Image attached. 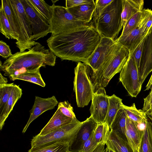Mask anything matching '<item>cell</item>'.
Here are the masks:
<instances>
[{
    "mask_svg": "<svg viewBox=\"0 0 152 152\" xmlns=\"http://www.w3.org/2000/svg\"><path fill=\"white\" fill-rule=\"evenodd\" d=\"M102 36L93 24L63 34L51 35L47 40L49 49L62 61L86 63Z\"/></svg>",
    "mask_w": 152,
    "mask_h": 152,
    "instance_id": "1",
    "label": "cell"
},
{
    "mask_svg": "<svg viewBox=\"0 0 152 152\" xmlns=\"http://www.w3.org/2000/svg\"><path fill=\"white\" fill-rule=\"evenodd\" d=\"M56 56L49 49L39 43L28 51L18 52L1 64L0 69L4 73L16 71L18 75L29 71L37 70L46 65L54 66Z\"/></svg>",
    "mask_w": 152,
    "mask_h": 152,
    "instance_id": "2",
    "label": "cell"
},
{
    "mask_svg": "<svg viewBox=\"0 0 152 152\" xmlns=\"http://www.w3.org/2000/svg\"><path fill=\"white\" fill-rule=\"evenodd\" d=\"M122 11V0H113L104 9L95 24L102 37L114 39L118 34L123 27Z\"/></svg>",
    "mask_w": 152,
    "mask_h": 152,
    "instance_id": "3",
    "label": "cell"
},
{
    "mask_svg": "<svg viewBox=\"0 0 152 152\" xmlns=\"http://www.w3.org/2000/svg\"><path fill=\"white\" fill-rule=\"evenodd\" d=\"M129 54V51L127 48L116 42L113 50L101 69L92 76L95 80L94 86H99L103 87H106L113 77L121 72Z\"/></svg>",
    "mask_w": 152,
    "mask_h": 152,
    "instance_id": "4",
    "label": "cell"
},
{
    "mask_svg": "<svg viewBox=\"0 0 152 152\" xmlns=\"http://www.w3.org/2000/svg\"><path fill=\"white\" fill-rule=\"evenodd\" d=\"M10 6L17 22L20 33L18 40L15 42L20 52L28 50L38 42L33 40L31 24L21 0H9Z\"/></svg>",
    "mask_w": 152,
    "mask_h": 152,
    "instance_id": "5",
    "label": "cell"
},
{
    "mask_svg": "<svg viewBox=\"0 0 152 152\" xmlns=\"http://www.w3.org/2000/svg\"><path fill=\"white\" fill-rule=\"evenodd\" d=\"M52 16L50 24L51 35H57L63 34L80 27L93 24L76 19L68 9L63 6L51 5Z\"/></svg>",
    "mask_w": 152,
    "mask_h": 152,
    "instance_id": "6",
    "label": "cell"
},
{
    "mask_svg": "<svg viewBox=\"0 0 152 152\" xmlns=\"http://www.w3.org/2000/svg\"><path fill=\"white\" fill-rule=\"evenodd\" d=\"M83 122L77 119L72 122L46 135L37 134L31 141V148L61 142L68 144L70 146Z\"/></svg>",
    "mask_w": 152,
    "mask_h": 152,
    "instance_id": "7",
    "label": "cell"
},
{
    "mask_svg": "<svg viewBox=\"0 0 152 152\" xmlns=\"http://www.w3.org/2000/svg\"><path fill=\"white\" fill-rule=\"evenodd\" d=\"M88 64L79 62L74 69V91L78 107L87 105L94 92L93 85L88 75Z\"/></svg>",
    "mask_w": 152,
    "mask_h": 152,
    "instance_id": "8",
    "label": "cell"
},
{
    "mask_svg": "<svg viewBox=\"0 0 152 152\" xmlns=\"http://www.w3.org/2000/svg\"><path fill=\"white\" fill-rule=\"evenodd\" d=\"M119 80L132 97H136L140 92L142 85L139 79V70L132 56L129 55L120 72Z\"/></svg>",
    "mask_w": 152,
    "mask_h": 152,
    "instance_id": "9",
    "label": "cell"
},
{
    "mask_svg": "<svg viewBox=\"0 0 152 152\" xmlns=\"http://www.w3.org/2000/svg\"><path fill=\"white\" fill-rule=\"evenodd\" d=\"M152 26V10H142V18L138 26L130 33L124 36H120L115 40L129 51L138 41L145 37Z\"/></svg>",
    "mask_w": 152,
    "mask_h": 152,
    "instance_id": "10",
    "label": "cell"
},
{
    "mask_svg": "<svg viewBox=\"0 0 152 152\" xmlns=\"http://www.w3.org/2000/svg\"><path fill=\"white\" fill-rule=\"evenodd\" d=\"M21 1L31 25L33 40L35 41L51 33L50 24L29 0Z\"/></svg>",
    "mask_w": 152,
    "mask_h": 152,
    "instance_id": "11",
    "label": "cell"
},
{
    "mask_svg": "<svg viewBox=\"0 0 152 152\" xmlns=\"http://www.w3.org/2000/svg\"><path fill=\"white\" fill-rule=\"evenodd\" d=\"M115 44V40L102 37L99 44L86 63L91 67L93 74L101 69Z\"/></svg>",
    "mask_w": 152,
    "mask_h": 152,
    "instance_id": "12",
    "label": "cell"
},
{
    "mask_svg": "<svg viewBox=\"0 0 152 152\" xmlns=\"http://www.w3.org/2000/svg\"><path fill=\"white\" fill-rule=\"evenodd\" d=\"M90 109L91 115L97 124L106 122L109 105L108 96L104 87L96 86Z\"/></svg>",
    "mask_w": 152,
    "mask_h": 152,
    "instance_id": "13",
    "label": "cell"
},
{
    "mask_svg": "<svg viewBox=\"0 0 152 152\" xmlns=\"http://www.w3.org/2000/svg\"><path fill=\"white\" fill-rule=\"evenodd\" d=\"M152 71V26L145 39L139 71V79L142 85Z\"/></svg>",
    "mask_w": 152,
    "mask_h": 152,
    "instance_id": "14",
    "label": "cell"
},
{
    "mask_svg": "<svg viewBox=\"0 0 152 152\" xmlns=\"http://www.w3.org/2000/svg\"><path fill=\"white\" fill-rule=\"evenodd\" d=\"M97 125V123L91 115L83 121L70 146V152H80L83 143L94 131Z\"/></svg>",
    "mask_w": 152,
    "mask_h": 152,
    "instance_id": "15",
    "label": "cell"
},
{
    "mask_svg": "<svg viewBox=\"0 0 152 152\" xmlns=\"http://www.w3.org/2000/svg\"><path fill=\"white\" fill-rule=\"evenodd\" d=\"M58 103L55 96L46 98L36 96L34 104L30 111L29 119L23 130V133H25L30 124L39 116L47 110L54 108Z\"/></svg>",
    "mask_w": 152,
    "mask_h": 152,
    "instance_id": "16",
    "label": "cell"
},
{
    "mask_svg": "<svg viewBox=\"0 0 152 152\" xmlns=\"http://www.w3.org/2000/svg\"><path fill=\"white\" fill-rule=\"evenodd\" d=\"M76 119L65 116L57 108L48 122L38 134L40 136L46 135L72 122Z\"/></svg>",
    "mask_w": 152,
    "mask_h": 152,
    "instance_id": "17",
    "label": "cell"
},
{
    "mask_svg": "<svg viewBox=\"0 0 152 152\" xmlns=\"http://www.w3.org/2000/svg\"><path fill=\"white\" fill-rule=\"evenodd\" d=\"M126 135L128 142L134 152H139L141 137L143 131L139 130L136 123L127 117Z\"/></svg>",
    "mask_w": 152,
    "mask_h": 152,
    "instance_id": "18",
    "label": "cell"
},
{
    "mask_svg": "<svg viewBox=\"0 0 152 152\" xmlns=\"http://www.w3.org/2000/svg\"><path fill=\"white\" fill-rule=\"evenodd\" d=\"M95 7L93 2L82 4L67 8L70 13L77 20L84 22L91 23Z\"/></svg>",
    "mask_w": 152,
    "mask_h": 152,
    "instance_id": "19",
    "label": "cell"
},
{
    "mask_svg": "<svg viewBox=\"0 0 152 152\" xmlns=\"http://www.w3.org/2000/svg\"><path fill=\"white\" fill-rule=\"evenodd\" d=\"M106 145L107 149L114 152H134L127 139L122 137L111 130Z\"/></svg>",
    "mask_w": 152,
    "mask_h": 152,
    "instance_id": "20",
    "label": "cell"
},
{
    "mask_svg": "<svg viewBox=\"0 0 152 152\" xmlns=\"http://www.w3.org/2000/svg\"><path fill=\"white\" fill-rule=\"evenodd\" d=\"M144 4L143 0H122L121 20L123 27L132 16L143 10Z\"/></svg>",
    "mask_w": 152,
    "mask_h": 152,
    "instance_id": "21",
    "label": "cell"
},
{
    "mask_svg": "<svg viewBox=\"0 0 152 152\" xmlns=\"http://www.w3.org/2000/svg\"><path fill=\"white\" fill-rule=\"evenodd\" d=\"M22 94V89L19 86L14 85L6 104L0 114V129L2 130L5 122L12 110L14 105Z\"/></svg>",
    "mask_w": 152,
    "mask_h": 152,
    "instance_id": "22",
    "label": "cell"
},
{
    "mask_svg": "<svg viewBox=\"0 0 152 152\" xmlns=\"http://www.w3.org/2000/svg\"><path fill=\"white\" fill-rule=\"evenodd\" d=\"M127 116L124 110L120 109L117 113L110 127V129L119 136L126 138V122Z\"/></svg>",
    "mask_w": 152,
    "mask_h": 152,
    "instance_id": "23",
    "label": "cell"
},
{
    "mask_svg": "<svg viewBox=\"0 0 152 152\" xmlns=\"http://www.w3.org/2000/svg\"><path fill=\"white\" fill-rule=\"evenodd\" d=\"M109 105L106 122L110 128L118 110L122 108V99L114 94L108 96Z\"/></svg>",
    "mask_w": 152,
    "mask_h": 152,
    "instance_id": "24",
    "label": "cell"
},
{
    "mask_svg": "<svg viewBox=\"0 0 152 152\" xmlns=\"http://www.w3.org/2000/svg\"><path fill=\"white\" fill-rule=\"evenodd\" d=\"M9 78L12 81L16 80H23L39 85L43 87L46 85L41 76L40 69L36 71L24 72L17 76Z\"/></svg>",
    "mask_w": 152,
    "mask_h": 152,
    "instance_id": "25",
    "label": "cell"
},
{
    "mask_svg": "<svg viewBox=\"0 0 152 152\" xmlns=\"http://www.w3.org/2000/svg\"><path fill=\"white\" fill-rule=\"evenodd\" d=\"M151 122L148 119L145 128L142 135L139 152H152Z\"/></svg>",
    "mask_w": 152,
    "mask_h": 152,
    "instance_id": "26",
    "label": "cell"
},
{
    "mask_svg": "<svg viewBox=\"0 0 152 152\" xmlns=\"http://www.w3.org/2000/svg\"><path fill=\"white\" fill-rule=\"evenodd\" d=\"M1 4L3 6L15 39L17 41L18 40L19 37V31L17 20L10 6L9 1L1 0Z\"/></svg>",
    "mask_w": 152,
    "mask_h": 152,
    "instance_id": "27",
    "label": "cell"
},
{
    "mask_svg": "<svg viewBox=\"0 0 152 152\" xmlns=\"http://www.w3.org/2000/svg\"><path fill=\"white\" fill-rule=\"evenodd\" d=\"M67 144L57 142L46 145L31 148L28 152H70Z\"/></svg>",
    "mask_w": 152,
    "mask_h": 152,
    "instance_id": "28",
    "label": "cell"
},
{
    "mask_svg": "<svg viewBox=\"0 0 152 152\" xmlns=\"http://www.w3.org/2000/svg\"><path fill=\"white\" fill-rule=\"evenodd\" d=\"M110 131V127L106 122L97 124L94 132V138L96 143L98 144L100 143L106 144Z\"/></svg>",
    "mask_w": 152,
    "mask_h": 152,
    "instance_id": "29",
    "label": "cell"
},
{
    "mask_svg": "<svg viewBox=\"0 0 152 152\" xmlns=\"http://www.w3.org/2000/svg\"><path fill=\"white\" fill-rule=\"evenodd\" d=\"M122 107L125 111L127 117L135 123H138L147 117L146 113L142 110L137 109L134 103L130 106L123 104Z\"/></svg>",
    "mask_w": 152,
    "mask_h": 152,
    "instance_id": "30",
    "label": "cell"
},
{
    "mask_svg": "<svg viewBox=\"0 0 152 152\" xmlns=\"http://www.w3.org/2000/svg\"><path fill=\"white\" fill-rule=\"evenodd\" d=\"M0 31L8 39H15L10 23L1 4L0 8Z\"/></svg>",
    "mask_w": 152,
    "mask_h": 152,
    "instance_id": "31",
    "label": "cell"
},
{
    "mask_svg": "<svg viewBox=\"0 0 152 152\" xmlns=\"http://www.w3.org/2000/svg\"><path fill=\"white\" fill-rule=\"evenodd\" d=\"M29 1L50 24L52 16L51 6L49 5L42 0Z\"/></svg>",
    "mask_w": 152,
    "mask_h": 152,
    "instance_id": "32",
    "label": "cell"
},
{
    "mask_svg": "<svg viewBox=\"0 0 152 152\" xmlns=\"http://www.w3.org/2000/svg\"><path fill=\"white\" fill-rule=\"evenodd\" d=\"M142 10L139 12L132 16L127 22L120 36L127 35L135 29L139 25L141 21Z\"/></svg>",
    "mask_w": 152,
    "mask_h": 152,
    "instance_id": "33",
    "label": "cell"
},
{
    "mask_svg": "<svg viewBox=\"0 0 152 152\" xmlns=\"http://www.w3.org/2000/svg\"><path fill=\"white\" fill-rule=\"evenodd\" d=\"M14 85L12 83L0 85V114L6 104Z\"/></svg>",
    "mask_w": 152,
    "mask_h": 152,
    "instance_id": "34",
    "label": "cell"
},
{
    "mask_svg": "<svg viewBox=\"0 0 152 152\" xmlns=\"http://www.w3.org/2000/svg\"><path fill=\"white\" fill-rule=\"evenodd\" d=\"M145 37L138 41L129 50V55L134 58L139 71Z\"/></svg>",
    "mask_w": 152,
    "mask_h": 152,
    "instance_id": "35",
    "label": "cell"
},
{
    "mask_svg": "<svg viewBox=\"0 0 152 152\" xmlns=\"http://www.w3.org/2000/svg\"><path fill=\"white\" fill-rule=\"evenodd\" d=\"M113 0H96L95 1V7L93 14V22L94 24L105 7Z\"/></svg>",
    "mask_w": 152,
    "mask_h": 152,
    "instance_id": "36",
    "label": "cell"
},
{
    "mask_svg": "<svg viewBox=\"0 0 152 152\" xmlns=\"http://www.w3.org/2000/svg\"><path fill=\"white\" fill-rule=\"evenodd\" d=\"M58 108L65 116L73 119L76 118L73 107L68 101L60 102L58 104Z\"/></svg>",
    "mask_w": 152,
    "mask_h": 152,
    "instance_id": "37",
    "label": "cell"
},
{
    "mask_svg": "<svg viewBox=\"0 0 152 152\" xmlns=\"http://www.w3.org/2000/svg\"><path fill=\"white\" fill-rule=\"evenodd\" d=\"M94 132L83 143L80 152H93L96 148L98 144L95 140Z\"/></svg>",
    "mask_w": 152,
    "mask_h": 152,
    "instance_id": "38",
    "label": "cell"
},
{
    "mask_svg": "<svg viewBox=\"0 0 152 152\" xmlns=\"http://www.w3.org/2000/svg\"><path fill=\"white\" fill-rule=\"evenodd\" d=\"M13 54L10 46L2 40L0 41V55L4 58H9Z\"/></svg>",
    "mask_w": 152,
    "mask_h": 152,
    "instance_id": "39",
    "label": "cell"
},
{
    "mask_svg": "<svg viewBox=\"0 0 152 152\" xmlns=\"http://www.w3.org/2000/svg\"><path fill=\"white\" fill-rule=\"evenodd\" d=\"M152 106V90L148 95L144 99V103L142 110L146 113L150 111Z\"/></svg>",
    "mask_w": 152,
    "mask_h": 152,
    "instance_id": "40",
    "label": "cell"
},
{
    "mask_svg": "<svg viewBox=\"0 0 152 152\" xmlns=\"http://www.w3.org/2000/svg\"><path fill=\"white\" fill-rule=\"evenodd\" d=\"M94 1L93 0H66V7L68 8L82 4L91 3Z\"/></svg>",
    "mask_w": 152,
    "mask_h": 152,
    "instance_id": "41",
    "label": "cell"
},
{
    "mask_svg": "<svg viewBox=\"0 0 152 152\" xmlns=\"http://www.w3.org/2000/svg\"><path fill=\"white\" fill-rule=\"evenodd\" d=\"M105 145L104 143L99 144L93 152H108L107 148H105Z\"/></svg>",
    "mask_w": 152,
    "mask_h": 152,
    "instance_id": "42",
    "label": "cell"
},
{
    "mask_svg": "<svg viewBox=\"0 0 152 152\" xmlns=\"http://www.w3.org/2000/svg\"><path fill=\"white\" fill-rule=\"evenodd\" d=\"M149 89L152 90V73L146 86V89L145 91L148 90Z\"/></svg>",
    "mask_w": 152,
    "mask_h": 152,
    "instance_id": "43",
    "label": "cell"
},
{
    "mask_svg": "<svg viewBox=\"0 0 152 152\" xmlns=\"http://www.w3.org/2000/svg\"><path fill=\"white\" fill-rule=\"evenodd\" d=\"M8 81L7 78L4 77L1 73L0 74V85H3L7 83Z\"/></svg>",
    "mask_w": 152,
    "mask_h": 152,
    "instance_id": "44",
    "label": "cell"
},
{
    "mask_svg": "<svg viewBox=\"0 0 152 152\" xmlns=\"http://www.w3.org/2000/svg\"><path fill=\"white\" fill-rule=\"evenodd\" d=\"M147 117L152 122V109L146 113Z\"/></svg>",
    "mask_w": 152,
    "mask_h": 152,
    "instance_id": "45",
    "label": "cell"
},
{
    "mask_svg": "<svg viewBox=\"0 0 152 152\" xmlns=\"http://www.w3.org/2000/svg\"><path fill=\"white\" fill-rule=\"evenodd\" d=\"M108 149V152H114L113 151H112V150H111L110 149Z\"/></svg>",
    "mask_w": 152,
    "mask_h": 152,
    "instance_id": "46",
    "label": "cell"
},
{
    "mask_svg": "<svg viewBox=\"0 0 152 152\" xmlns=\"http://www.w3.org/2000/svg\"><path fill=\"white\" fill-rule=\"evenodd\" d=\"M151 131H152V122L151 123Z\"/></svg>",
    "mask_w": 152,
    "mask_h": 152,
    "instance_id": "47",
    "label": "cell"
},
{
    "mask_svg": "<svg viewBox=\"0 0 152 152\" xmlns=\"http://www.w3.org/2000/svg\"><path fill=\"white\" fill-rule=\"evenodd\" d=\"M152 109V107H151V110Z\"/></svg>",
    "mask_w": 152,
    "mask_h": 152,
    "instance_id": "48",
    "label": "cell"
}]
</instances>
